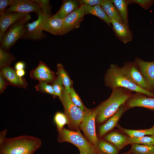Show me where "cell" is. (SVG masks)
Segmentation results:
<instances>
[{"label":"cell","mask_w":154,"mask_h":154,"mask_svg":"<svg viewBox=\"0 0 154 154\" xmlns=\"http://www.w3.org/2000/svg\"><path fill=\"white\" fill-rule=\"evenodd\" d=\"M153 60H154V59H153Z\"/></svg>","instance_id":"obj_47"},{"label":"cell","mask_w":154,"mask_h":154,"mask_svg":"<svg viewBox=\"0 0 154 154\" xmlns=\"http://www.w3.org/2000/svg\"><path fill=\"white\" fill-rule=\"evenodd\" d=\"M154 3V0H129V5L137 4L145 10L149 9Z\"/></svg>","instance_id":"obj_36"},{"label":"cell","mask_w":154,"mask_h":154,"mask_svg":"<svg viewBox=\"0 0 154 154\" xmlns=\"http://www.w3.org/2000/svg\"><path fill=\"white\" fill-rule=\"evenodd\" d=\"M54 119L59 133L62 131L64 125L70 124V121L66 114L60 112L56 113Z\"/></svg>","instance_id":"obj_28"},{"label":"cell","mask_w":154,"mask_h":154,"mask_svg":"<svg viewBox=\"0 0 154 154\" xmlns=\"http://www.w3.org/2000/svg\"><path fill=\"white\" fill-rule=\"evenodd\" d=\"M0 72L8 85L26 88L28 84L25 79L19 76L16 71L9 66L1 68Z\"/></svg>","instance_id":"obj_15"},{"label":"cell","mask_w":154,"mask_h":154,"mask_svg":"<svg viewBox=\"0 0 154 154\" xmlns=\"http://www.w3.org/2000/svg\"><path fill=\"white\" fill-rule=\"evenodd\" d=\"M84 15L81 5L63 19L61 35H64L76 29L79 28L80 23L84 19Z\"/></svg>","instance_id":"obj_11"},{"label":"cell","mask_w":154,"mask_h":154,"mask_svg":"<svg viewBox=\"0 0 154 154\" xmlns=\"http://www.w3.org/2000/svg\"><path fill=\"white\" fill-rule=\"evenodd\" d=\"M14 0H0V15L4 13L6 8L9 6H11L14 2Z\"/></svg>","instance_id":"obj_38"},{"label":"cell","mask_w":154,"mask_h":154,"mask_svg":"<svg viewBox=\"0 0 154 154\" xmlns=\"http://www.w3.org/2000/svg\"><path fill=\"white\" fill-rule=\"evenodd\" d=\"M128 152L133 154H154V145L133 144Z\"/></svg>","instance_id":"obj_26"},{"label":"cell","mask_w":154,"mask_h":154,"mask_svg":"<svg viewBox=\"0 0 154 154\" xmlns=\"http://www.w3.org/2000/svg\"><path fill=\"white\" fill-rule=\"evenodd\" d=\"M16 73L19 76L22 77L25 75V72L23 69H21L17 70Z\"/></svg>","instance_id":"obj_43"},{"label":"cell","mask_w":154,"mask_h":154,"mask_svg":"<svg viewBox=\"0 0 154 154\" xmlns=\"http://www.w3.org/2000/svg\"><path fill=\"white\" fill-rule=\"evenodd\" d=\"M41 145L39 138L30 135L5 138L0 142V154H33Z\"/></svg>","instance_id":"obj_1"},{"label":"cell","mask_w":154,"mask_h":154,"mask_svg":"<svg viewBox=\"0 0 154 154\" xmlns=\"http://www.w3.org/2000/svg\"><path fill=\"white\" fill-rule=\"evenodd\" d=\"M35 88L37 91L56 96L52 85L48 84L46 82H39L35 86Z\"/></svg>","instance_id":"obj_32"},{"label":"cell","mask_w":154,"mask_h":154,"mask_svg":"<svg viewBox=\"0 0 154 154\" xmlns=\"http://www.w3.org/2000/svg\"><path fill=\"white\" fill-rule=\"evenodd\" d=\"M111 20L113 29L119 40L125 44L132 40L133 34L130 29H127L123 24L113 19Z\"/></svg>","instance_id":"obj_16"},{"label":"cell","mask_w":154,"mask_h":154,"mask_svg":"<svg viewBox=\"0 0 154 154\" xmlns=\"http://www.w3.org/2000/svg\"><path fill=\"white\" fill-rule=\"evenodd\" d=\"M40 5L42 9L43 13L46 14H51V6L49 1L48 0H35Z\"/></svg>","instance_id":"obj_37"},{"label":"cell","mask_w":154,"mask_h":154,"mask_svg":"<svg viewBox=\"0 0 154 154\" xmlns=\"http://www.w3.org/2000/svg\"><path fill=\"white\" fill-rule=\"evenodd\" d=\"M65 114L69 119L70 124L77 128L82 121L85 112L75 105L72 101L68 92L64 88L61 100Z\"/></svg>","instance_id":"obj_8"},{"label":"cell","mask_w":154,"mask_h":154,"mask_svg":"<svg viewBox=\"0 0 154 154\" xmlns=\"http://www.w3.org/2000/svg\"><path fill=\"white\" fill-rule=\"evenodd\" d=\"M7 131V130H5L1 131L0 134V142L2 141L5 138Z\"/></svg>","instance_id":"obj_42"},{"label":"cell","mask_w":154,"mask_h":154,"mask_svg":"<svg viewBox=\"0 0 154 154\" xmlns=\"http://www.w3.org/2000/svg\"><path fill=\"white\" fill-rule=\"evenodd\" d=\"M128 137L119 132H114L106 135L104 138L119 150L129 144Z\"/></svg>","instance_id":"obj_21"},{"label":"cell","mask_w":154,"mask_h":154,"mask_svg":"<svg viewBox=\"0 0 154 154\" xmlns=\"http://www.w3.org/2000/svg\"><path fill=\"white\" fill-rule=\"evenodd\" d=\"M63 25L62 19L51 16L45 19L43 22L42 28L55 35H61Z\"/></svg>","instance_id":"obj_18"},{"label":"cell","mask_w":154,"mask_h":154,"mask_svg":"<svg viewBox=\"0 0 154 154\" xmlns=\"http://www.w3.org/2000/svg\"><path fill=\"white\" fill-rule=\"evenodd\" d=\"M129 144H139L146 145H154V139L151 137L144 136L138 137H128Z\"/></svg>","instance_id":"obj_29"},{"label":"cell","mask_w":154,"mask_h":154,"mask_svg":"<svg viewBox=\"0 0 154 154\" xmlns=\"http://www.w3.org/2000/svg\"><path fill=\"white\" fill-rule=\"evenodd\" d=\"M84 15L91 14L94 15L105 22L110 27H111V21L108 17L100 5L94 6H90L85 4H82Z\"/></svg>","instance_id":"obj_20"},{"label":"cell","mask_w":154,"mask_h":154,"mask_svg":"<svg viewBox=\"0 0 154 154\" xmlns=\"http://www.w3.org/2000/svg\"><path fill=\"white\" fill-rule=\"evenodd\" d=\"M100 5L110 20L113 19L123 24L118 11L111 0H103Z\"/></svg>","instance_id":"obj_23"},{"label":"cell","mask_w":154,"mask_h":154,"mask_svg":"<svg viewBox=\"0 0 154 154\" xmlns=\"http://www.w3.org/2000/svg\"><path fill=\"white\" fill-rule=\"evenodd\" d=\"M31 19L29 14L25 17L11 26L6 31L0 41V47L8 50L25 33L27 23Z\"/></svg>","instance_id":"obj_5"},{"label":"cell","mask_w":154,"mask_h":154,"mask_svg":"<svg viewBox=\"0 0 154 154\" xmlns=\"http://www.w3.org/2000/svg\"><path fill=\"white\" fill-rule=\"evenodd\" d=\"M58 140L59 142L70 143L89 154H99L96 148L88 141L78 130L76 131L70 130L63 128L59 133Z\"/></svg>","instance_id":"obj_4"},{"label":"cell","mask_w":154,"mask_h":154,"mask_svg":"<svg viewBox=\"0 0 154 154\" xmlns=\"http://www.w3.org/2000/svg\"><path fill=\"white\" fill-rule=\"evenodd\" d=\"M79 1L81 5L84 4L93 6L100 5L103 0H79Z\"/></svg>","instance_id":"obj_39"},{"label":"cell","mask_w":154,"mask_h":154,"mask_svg":"<svg viewBox=\"0 0 154 154\" xmlns=\"http://www.w3.org/2000/svg\"><path fill=\"white\" fill-rule=\"evenodd\" d=\"M134 61L154 93V60L147 62L137 57Z\"/></svg>","instance_id":"obj_14"},{"label":"cell","mask_w":154,"mask_h":154,"mask_svg":"<svg viewBox=\"0 0 154 154\" xmlns=\"http://www.w3.org/2000/svg\"><path fill=\"white\" fill-rule=\"evenodd\" d=\"M29 13L18 12L4 13L0 17V41L7 30L13 24L21 20Z\"/></svg>","instance_id":"obj_13"},{"label":"cell","mask_w":154,"mask_h":154,"mask_svg":"<svg viewBox=\"0 0 154 154\" xmlns=\"http://www.w3.org/2000/svg\"><path fill=\"white\" fill-rule=\"evenodd\" d=\"M57 74L61 80L65 89L68 92H70L72 86V82L67 73L61 64H57Z\"/></svg>","instance_id":"obj_24"},{"label":"cell","mask_w":154,"mask_h":154,"mask_svg":"<svg viewBox=\"0 0 154 154\" xmlns=\"http://www.w3.org/2000/svg\"><path fill=\"white\" fill-rule=\"evenodd\" d=\"M121 73L133 83L141 88L154 93L149 83L134 61L125 62L119 66Z\"/></svg>","instance_id":"obj_6"},{"label":"cell","mask_w":154,"mask_h":154,"mask_svg":"<svg viewBox=\"0 0 154 154\" xmlns=\"http://www.w3.org/2000/svg\"><path fill=\"white\" fill-rule=\"evenodd\" d=\"M97 150L99 154H119V150L111 143L104 140L98 141Z\"/></svg>","instance_id":"obj_25"},{"label":"cell","mask_w":154,"mask_h":154,"mask_svg":"<svg viewBox=\"0 0 154 154\" xmlns=\"http://www.w3.org/2000/svg\"><path fill=\"white\" fill-rule=\"evenodd\" d=\"M30 77L38 80L39 82H44L47 83L52 82L56 78L54 73L35 74L30 73Z\"/></svg>","instance_id":"obj_31"},{"label":"cell","mask_w":154,"mask_h":154,"mask_svg":"<svg viewBox=\"0 0 154 154\" xmlns=\"http://www.w3.org/2000/svg\"><path fill=\"white\" fill-rule=\"evenodd\" d=\"M25 63L22 61H19L17 62L15 64V68L17 70L23 69L25 68Z\"/></svg>","instance_id":"obj_41"},{"label":"cell","mask_w":154,"mask_h":154,"mask_svg":"<svg viewBox=\"0 0 154 154\" xmlns=\"http://www.w3.org/2000/svg\"><path fill=\"white\" fill-rule=\"evenodd\" d=\"M117 9L122 19L123 25L130 29L128 21V10L129 0H111Z\"/></svg>","instance_id":"obj_22"},{"label":"cell","mask_w":154,"mask_h":154,"mask_svg":"<svg viewBox=\"0 0 154 154\" xmlns=\"http://www.w3.org/2000/svg\"><path fill=\"white\" fill-rule=\"evenodd\" d=\"M14 12L27 13L35 12L38 15L43 13L39 4L35 0H14L4 13Z\"/></svg>","instance_id":"obj_10"},{"label":"cell","mask_w":154,"mask_h":154,"mask_svg":"<svg viewBox=\"0 0 154 154\" xmlns=\"http://www.w3.org/2000/svg\"><path fill=\"white\" fill-rule=\"evenodd\" d=\"M81 5L79 0H63L60 9L52 16L63 19Z\"/></svg>","instance_id":"obj_19"},{"label":"cell","mask_w":154,"mask_h":154,"mask_svg":"<svg viewBox=\"0 0 154 154\" xmlns=\"http://www.w3.org/2000/svg\"><path fill=\"white\" fill-rule=\"evenodd\" d=\"M128 109L125 104L121 106L115 114L105 123L100 127L99 129L100 135L101 136H103L113 129L116 125L123 114Z\"/></svg>","instance_id":"obj_17"},{"label":"cell","mask_w":154,"mask_h":154,"mask_svg":"<svg viewBox=\"0 0 154 154\" xmlns=\"http://www.w3.org/2000/svg\"><path fill=\"white\" fill-rule=\"evenodd\" d=\"M133 94L131 91L123 88L118 87L112 90L109 98L97 107V121L101 123L112 117Z\"/></svg>","instance_id":"obj_2"},{"label":"cell","mask_w":154,"mask_h":154,"mask_svg":"<svg viewBox=\"0 0 154 154\" xmlns=\"http://www.w3.org/2000/svg\"><path fill=\"white\" fill-rule=\"evenodd\" d=\"M8 84L0 72V92L2 93L5 90Z\"/></svg>","instance_id":"obj_40"},{"label":"cell","mask_w":154,"mask_h":154,"mask_svg":"<svg viewBox=\"0 0 154 154\" xmlns=\"http://www.w3.org/2000/svg\"><path fill=\"white\" fill-rule=\"evenodd\" d=\"M52 86L56 96L58 97L61 100L62 92L64 88L62 82L57 76L52 82Z\"/></svg>","instance_id":"obj_34"},{"label":"cell","mask_w":154,"mask_h":154,"mask_svg":"<svg viewBox=\"0 0 154 154\" xmlns=\"http://www.w3.org/2000/svg\"><path fill=\"white\" fill-rule=\"evenodd\" d=\"M84 112V117L79 126L89 141L97 150L98 141L96 133L95 120L97 108L90 109L86 108Z\"/></svg>","instance_id":"obj_7"},{"label":"cell","mask_w":154,"mask_h":154,"mask_svg":"<svg viewBox=\"0 0 154 154\" xmlns=\"http://www.w3.org/2000/svg\"><path fill=\"white\" fill-rule=\"evenodd\" d=\"M153 128L154 131V125H153ZM151 136L154 139V132L153 134V135H151Z\"/></svg>","instance_id":"obj_45"},{"label":"cell","mask_w":154,"mask_h":154,"mask_svg":"<svg viewBox=\"0 0 154 154\" xmlns=\"http://www.w3.org/2000/svg\"><path fill=\"white\" fill-rule=\"evenodd\" d=\"M52 16V14L42 13L38 15V18L37 20L27 24L25 25L26 31L22 38L38 40L45 38L46 35L43 32L42 24L45 19Z\"/></svg>","instance_id":"obj_9"},{"label":"cell","mask_w":154,"mask_h":154,"mask_svg":"<svg viewBox=\"0 0 154 154\" xmlns=\"http://www.w3.org/2000/svg\"><path fill=\"white\" fill-rule=\"evenodd\" d=\"M125 104L128 109L139 107L154 110V98L147 96L140 92H135Z\"/></svg>","instance_id":"obj_12"},{"label":"cell","mask_w":154,"mask_h":154,"mask_svg":"<svg viewBox=\"0 0 154 154\" xmlns=\"http://www.w3.org/2000/svg\"><path fill=\"white\" fill-rule=\"evenodd\" d=\"M80 154H89L86 152L80 150H79Z\"/></svg>","instance_id":"obj_44"},{"label":"cell","mask_w":154,"mask_h":154,"mask_svg":"<svg viewBox=\"0 0 154 154\" xmlns=\"http://www.w3.org/2000/svg\"><path fill=\"white\" fill-rule=\"evenodd\" d=\"M121 154H133L130 153H129V152H128L127 153H122Z\"/></svg>","instance_id":"obj_46"},{"label":"cell","mask_w":154,"mask_h":154,"mask_svg":"<svg viewBox=\"0 0 154 154\" xmlns=\"http://www.w3.org/2000/svg\"><path fill=\"white\" fill-rule=\"evenodd\" d=\"M69 94L71 100L72 102L82 111L84 112L86 107L83 104L79 96L72 86L71 88Z\"/></svg>","instance_id":"obj_33"},{"label":"cell","mask_w":154,"mask_h":154,"mask_svg":"<svg viewBox=\"0 0 154 154\" xmlns=\"http://www.w3.org/2000/svg\"><path fill=\"white\" fill-rule=\"evenodd\" d=\"M104 81L105 85L112 90L118 87L123 88L135 92L142 93L149 97L154 98V93L141 88L122 74L117 64H111L105 74Z\"/></svg>","instance_id":"obj_3"},{"label":"cell","mask_w":154,"mask_h":154,"mask_svg":"<svg viewBox=\"0 0 154 154\" xmlns=\"http://www.w3.org/2000/svg\"><path fill=\"white\" fill-rule=\"evenodd\" d=\"M15 59V57L0 47V68L9 66Z\"/></svg>","instance_id":"obj_30"},{"label":"cell","mask_w":154,"mask_h":154,"mask_svg":"<svg viewBox=\"0 0 154 154\" xmlns=\"http://www.w3.org/2000/svg\"><path fill=\"white\" fill-rule=\"evenodd\" d=\"M30 73L35 74L51 73H54L43 62L40 61L38 66L32 70Z\"/></svg>","instance_id":"obj_35"},{"label":"cell","mask_w":154,"mask_h":154,"mask_svg":"<svg viewBox=\"0 0 154 154\" xmlns=\"http://www.w3.org/2000/svg\"><path fill=\"white\" fill-rule=\"evenodd\" d=\"M119 128L123 132L129 137H140L146 135H153L154 132L153 127L149 129L136 130L127 129L121 127Z\"/></svg>","instance_id":"obj_27"}]
</instances>
